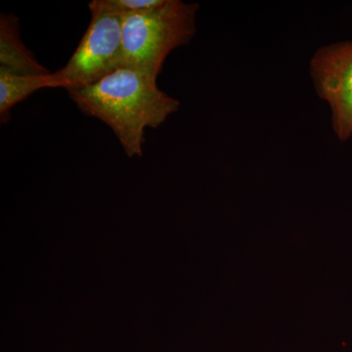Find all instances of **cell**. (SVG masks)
Segmentation results:
<instances>
[{
    "label": "cell",
    "mask_w": 352,
    "mask_h": 352,
    "mask_svg": "<svg viewBox=\"0 0 352 352\" xmlns=\"http://www.w3.org/2000/svg\"><path fill=\"white\" fill-rule=\"evenodd\" d=\"M68 92L83 113L110 126L129 157L142 156L145 129H157L180 107L157 87L156 76L126 67Z\"/></svg>",
    "instance_id": "obj_1"
},
{
    "label": "cell",
    "mask_w": 352,
    "mask_h": 352,
    "mask_svg": "<svg viewBox=\"0 0 352 352\" xmlns=\"http://www.w3.org/2000/svg\"><path fill=\"white\" fill-rule=\"evenodd\" d=\"M199 8L197 3L164 0L151 10L122 14V67L157 78L166 57L195 36Z\"/></svg>",
    "instance_id": "obj_2"
},
{
    "label": "cell",
    "mask_w": 352,
    "mask_h": 352,
    "mask_svg": "<svg viewBox=\"0 0 352 352\" xmlns=\"http://www.w3.org/2000/svg\"><path fill=\"white\" fill-rule=\"evenodd\" d=\"M88 7L89 25L68 63L52 73L53 88L85 87L122 68V14L107 0H94Z\"/></svg>",
    "instance_id": "obj_3"
},
{
    "label": "cell",
    "mask_w": 352,
    "mask_h": 352,
    "mask_svg": "<svg viewBox=\"0 0 352 352\" xmlns=\"http://www.w3.org/2000/svg\"><path fill=\"white\" fill-rule=\"evenodd\" d=\"M315 91L331 110L333 133L342 142L352 138V41L322 46L310 59Z\"/></svg>",
    "instance_id": "obj_4"
},
{
    "label": "cell",
    "mask_w": 352,
    "mask_h": 352,
    "mask_svg": "<svg viewBox=\"0 0 352 352\" xmlns=\"http://www.w3.org/2000/svg\"><path fill=\"white\" fill-rule=\"evenodd\" d=\"M0 68L18 76L51 74L25 47L21 39L19 19L12 14L0 16Z\"/></svg>",
    "instance_id": "obj_5"
},
{
    "label": "cell",
    "mask_w": 352,
    "mask_h": 352,
    "mask_svg": "<svg viewBox=\"0 0 352 352\" xmlns=\"http://www.w3.org/2000/svg\"><path fill=\"white\" fill-rule=\"evenodd\" d=\"M43 88H53L52 73L46 76H18L0 68V117L2 124L10 118L14 106Z\"/></svg>",
    "instance_id": "obj_6"
},
{
    "label": "cell",
    "mask_w": 352,
    "mask_h": 352,
    "mask_svg": "<svg viewBox=\"0 0 352 352\" xmlns=\"http://www.w3.org/2000/svg\"><path fill=\"white\" fill-rule=\"evenodd\" d=\"M108 3L120 13H134L151 10L163 6L164 0H107Z\"/></svg>",
    "instance_id": "obj_7"
}]
</instances>
